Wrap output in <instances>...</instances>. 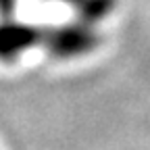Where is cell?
<instances>
[{
  "instance_id": "1",
  "label": "cell",
  "mask_w": 150,
  "mask_h": 150,
  "mask_svg": "<svg viewBox=\"0 0 150 150\" xmlns=\"http://www.w3.org/2000/svg\"><path fill=\"white\" fill-rule=\"evenodd\" d=\"M38 42H42L40 29L21 21H13L11 17H6V21L0 23V59L2 61L17 59L19 54H23Z\"/></svg>"
},
{
  "instance_id": "2",
  "label": "cell",
  "mask_w": 150,
  "mask_h": 150,
  "mask_svg": "<svg viewBox=\"0 0 150 150\" xmlns=\"http://www.w3.org/2000/svg\"><path fill=\"white\" fill-rule=\"evenodd\" d=\"M42 40H46V46L50 48L52 54L73 56L88 48L90 35L77 27H56V29H50L48 33H44Z\"/></svg>"
}]
</instances>
